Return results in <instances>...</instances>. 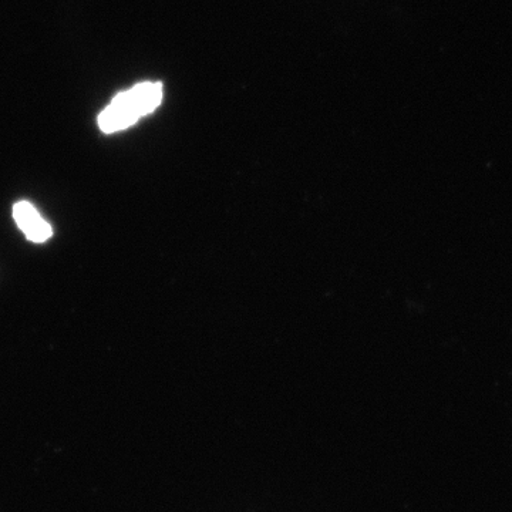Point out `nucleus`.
<instances>
[{
  "mask_svg": "<svg viewBox=\"0 0 512 512\" xmlns=\"http://www.w3.org/2000/svg\"><path fill=\"white\" fill-rule=\"evenodd\" d=\"M163 101V83L141 82L120 92L99 114L100 130L106 134L119 133L137 123L141 117L156 111Z\"/></svg>",
  "mask_w": 512,
  "mask_h": 512,
  "instance_id": "1",
  "label": "nucleus"
},
{
  "mask_svg": "<svg viewBox=\"0 0 512 512\" xmlns=\"http://www.w3.org/2000/svg\"><path fill=\"white\" fill-rule=\"evenodd\" d=\"M13 218H15L20 231L35 244H43L53 235V229L49 222L43 220L35 205L28 201L16 202L13 207Z\"/></svg>",
  "mask_w": 512,
  "mask_h": 512,
  "instance_id": "2",
  "label": "nucleus"
}]
</instances>
